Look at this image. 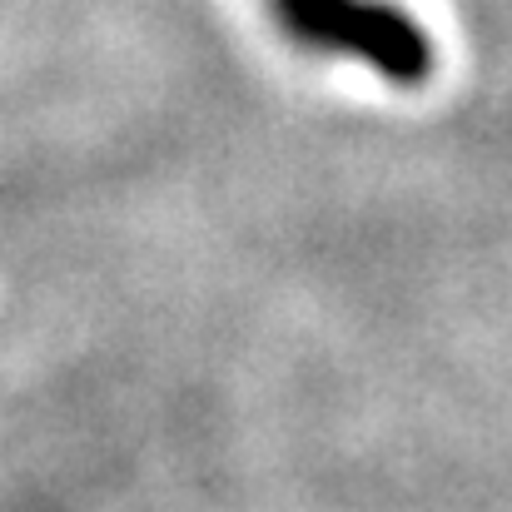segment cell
I'll list each match as a JSON object with an SVG mask.
<instances>
[{
	"label": "cell",
	"instance_id": "obj_1",
	"mask_svg": "<svg viewBox=\"0 0 512 512\" xmlns=\"http://www.w3.org/2000/svg\"><path fill=\"white\" fill-rule=\"evenodd\" d=\"M269 10L304 50L363 60L393 85H418L433 75V40L388 0H269Z\"/></svg>",
	"mask_w": 512,
	"mask_h": 512
}]
</instances>
